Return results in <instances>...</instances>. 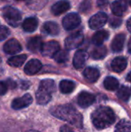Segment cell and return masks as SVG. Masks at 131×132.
I'll list each match as a JSON object with an SVG mask.
<instances>
[{"instance_id": "obj_27", "label": "cell", "mask_w": 131, "mask_h": 132, "mask_svg": "<svg viewBox=\"0 0 131 132\" xmlns=\"http://www.w3.org/2000/svg\"><path fill=\"white\" fill-rule=\"evenodd\" d=\"M131 96V89L126 86H122L118 89L117 97L123 101H128Z\"/></svg>"}, {"instance_id": "obj_33", "label": "cell", "mask_w": 131, "mask_h": 132, "mask_svg": "<svg viewBox=\"0 0 131 132\" xmlns=\"http://www.w3.org/2000/svg\"><path fill=\"white\" fill-rule=\"evenodd\" d=\"M8 89L9 88H8L6 82L3 81V80H0V96L5 95L8 92Z\"/></svg>"}, {"instance_id": "obj_26", "label": "cell", "mask_w": 131, "mask_h": 132, "mask_svg": "<svg viewBox=\"0 0 131 132\" xmlns=\"http://www.w3.org/2000/svg\"><path fill=\"white\" fill-rule=\"evenodd\" d=\"M103 85L108 90H115L119 87V81L113 77H107L104 80Z\"/></svg>"}, {"instance_id": "obj_41", "label": "cell", "mask_w": 131, "mask_h": 132, "mask_svg": "<svg viewBox=\"0 0 131 132\" xmlns=\"http://www.w3.org/2000/svg\"><path fill=\"white\" fill-rule=\"evenodd\" d=\"M127 1V2L130 5H131V0H126Z\"/></svg>"}, {"instance_id": "obj_22", "label": "cell", "mask_w": 131, "mask_h": 132, "mask_svg": "<svg viewBox=\"0 0 131 132\" xmlns=\"http://www.w3.org/2000/svg\"><path fill=\"white\" fill-rule=\"evenodd\" d=\"M26 58H27V56L25 54L14 56L10 57L7 60V63L8 65L12 67H20L25 63V61L26 60Z\"/></svg>"}, {"instance_id": "obj_34", "label": "cell", "mask_w": 131, "mask_h": 132, "mask_svg": "<svg viewBox=\"0 0 131 132\" xmlns=\"http://www.w3.org/2000/svg\"><path fill=\"white\" fill-rule=\"evenodd\" d=\"M5 82L8 84V88L11 89V90H13V89H15V88L17 87V83L15 80H13L12 79H11V78H8L5 80Z\"/></svg>"}, {"instance_id": "obj_36", "label": "cell", "mask_w": 131, "mask_h": 132, "mask_svg": "<svg viewBox=\"0 0 131 132\" xmlns=\"http://www.w3.org/2000/svg\"><path fill=\"white\" fill-rule=\"evenodd\" d=\"M108 5V0H97V5L100 8H105Z\"/></svg>"}, {"instance_id": "obj_20", "label": "cell", "mask_w": 131, "mask_h": 132, "mask_svg": "<svg viewBox=\"0 0 131 132\" xmlns=\"http://www.w3.org/2000/svg\"><path fill=\"white\" fill-rule=\"evenodd\" d=\"M38 27V20L36 17L26 18L22 22V29L25 32H34Z\"/></svg>"}, {"instance_id": "obj_28", "label": "cell", "mask_w": 131, "mask_h": 132, "mask_svg": "<svg viewBox=\"0 0 131 132\" xmlns=\"http://www.w3.org/2000/svg\"><path fill=\"white\" fill-rule=\"evenodd\" d=\"M131 129V123L127 120H121L116 126L115 132H129Z\"/></svg>"}, {"instance_id": "obj_7", "label": "cell", "mask_w": 131, "mask_h": 132, "mask_svg": "<svg viewBox=\"0 0 131 132\" xmlns=\"http://www.w3.org/2000/svg\"><path fill=\"white\" fill-rule=\"evenodd\" d=\"M62 23L65 29L72 30L80 26L81 23V19L76 13H69L63 18Z\"/></svg>"}, {"instance_id": "obj_42", "label": "cell", "mask_w": 131, "mask_h": 132, "mask_svg": "<svg viewBox=\"0 0 131 132\" xmlns=\"http://www.w3.org/2000/svg\"><path fill=\"white\" fill-rule=\"evenodd\" d=\"M27 132H39V131H27Z\"/></svg>"}, {"instance_id": "obj_11", "label": "cell", "mask_w": 131, "mask_h": 132, "mask_svg": "<svg viewBox=\"0 0 131 132\" xmlns=\"http://www.w3.org/2000/svg\"><path fill=\"white\" fill-rule=\"evenodd\" d=\"M94 101H95V96L93 94L86 91L81 92L77 97V103L79 106L83 108L90 106L94 103Z\"/></svg>"}, {"instance_id": "obj_23", "label": "cell", "mask_w": 131, "mask_h": 132, "mask_svg": "<svg viewBox=\"0 0 131 132\" xmlns=\"http://www.w3.org/2000/svg\"><path fill=\"white\" fill-rule=\"evenodd\" d=\"M43 30L50 36H56L59 33V27L55 22H46L43 25Z\"/></svg>"}, {"instance_id": "obj_29", "label": "cell", "mask_w": 131, "mask_h": 132, "mask_svg": "<svg viewBox=\"0 0 131 132\" xmlns=\"http://www.w3.org/2000/svg\"><path fill=\"white\" fill-rule=\"evenodd\" d=\"M55 61H56L59 63H66L68 60H69V53L66 50H59L56 55L53 56Z\"/></svg>"}, {"instance_id": "obj_18", "label": "cell", "mask_w": 131, "mask_h": 132, "mask_svg": "<svg viewBox=\"0 0 131 132\" xmlns=\"http://www.w3.org/2000/svg\"><path fill=\"white\" fill-rule=\"evenodd\" d=\"M127 65V60L124 57H116L111 63V67L116 73H120L124 70Z\"/></svg>"}, {"instance_id": "obj_5", "label": "cell", "mask_w": 131, "mask_h": 132, "mask_svg": "<svg viewBox=\"0 0 131 132\" xmlns=\"http://www.w3.org/2000/svg\"><path fill=\"white\" fill-rule=\"evenodd\" d=\"M84 36L81 32H74L65 39V46L67 50H74L79 47L83 42Z\"/></svg>"}, {"instance_id": "obj_40", "label": "cell", "mask_w": 131, "mask_h": 132, "mask_svg": "<svg viewBox=\"0 0 131 132\" xmlns=\"http://www.w3.org/2000/svg\"><path fill=\"white\" fill-rule=\"evenodd\" d=\"M127 80H128V81H130L131 82V72L127 75Z\"/></svg>"}, {"instance_id": "obj_19", "label": "cell", "mask_w": 131, "mask_h": 132, "mask_svg": "<svg viewBox=\"0 0 131 132\" xmlns=\"http://www.w3.org/2000/svg\"><path fill=\"white\" fill-rule=\"evenodd\" d=\"M83 76L86 80H88L90 83L96 82L99 77H100V72L97 68L93 67H87L83 71Z\"/></svg>"}, {"instance_id": "obj_12", "label": "cell", "mask_w": 131, "mask_h": 132, "mask_svg": "<svg viewBox=\"0 0 131 132\" xmlns=\"http://www.w3.org/2000/svg\"><path fill=\"white\" fill-rule=\"evenodd\" d=\"M42 63L39 60L36 59H32L30 60L25 66L24 67V72L25 74L32 76L36 74L39 70L42 69Z\"/></svg>"}, {"instance_id": "obj_39", "label": "cell", "mask_w": 131, "mask_h": 132, "mask_svg": "<svg viewBox=\"0 0 131 132\" xmlns=\"http://www.w3.org/2000/svg\"><path fill=\"white\" fill-rule=\"evenodd\" d=\"M128 51H129V53H131V38L130 39L129 43H128Z\"/></svg>"}, {"instance_id": "obj_4", "label": "cell", "mask_w": 131, "mask_h": 132, "mask_svg": "<svg viewBox=\"0 0 131 132\" xmlns=\"http://www.w3.org/2000/svg\"><path fill=\"white\" fill-rule=\"evenodd\" d=\"M2 15L6 22L12 27L18 26L22 20L20 12L12 6L4 7L2 9Z\"/></svg>"}, {"instance_id": "obj_38", "label": "cell", "mask_w": 131, "mask_h": 132, "mask_svg": "<svg viewBox=\"0 0 131 132\" xmlns=\"http://www.w3.org/2000/svg\"><path fill=\"white\" fill-rule=\"evenodd\" d=\"M127 29L128 31L131 33V17L127 20Z\"/></svg>"}, {"instance_id": "obj_9", "label": "cell", "mask_w": 131, "mask_h": 132, "mask_svg": "<svg viewBox=\"0 0 131 132\" xmlns=\"http://www.w3.org/2000/svg\"><path fill=\"white\" fill-rule=\"evenodd\" d=\"M59 50H60V46L59 43L53 40L43 43L40 52L42 55L44 56L53 57Z\"/></svg>"}, {"instance_id": "obj_31", "label": "cell", "mask_w": 131, "mask_h": 132, "mask_svg": "<svg viewBox=\"0 0 131 132\" xmlns=\"http://www.w3.org/2000/svg\"><path fill=\"white\" fill-rule=\"evenodd\" d=\"M10 34L9 29L4 26H0V41H2L5 39Z\"/></svg>"}, {"instance_id": "obj_1", "label": "cell", "mask_w": 131, "mask_h": 132, "mask_svg": "<svg viewBox=\"0 0 131 132\" xmlns=\"http://www.w3.org/2000/svg\"><path fill=\"white\" fill-rule=\"evenodd\" d=\"M50 113L54 117L68 122L69 125L81 128L83 125V118L80 113L70 104H63L53 107Z\"/></svg>"}, {"instance_id": "obj_25", "label": "cell", "mask_w": 131, "mask_h": 132, "mask_svg": "<svg viewBox=\"0 0 131 132\" xmlns=\"http://www.w3.org/2000/svg\"><path fill=\"white\" fill-rule=\"evenodd\" d=\"M107 48L106 46L101 45V46H97V47L92 51L91 56L95 60H101L103 59L107 55Z\"/></svg>"}, {"instance_id": "obj_2", "label": "cell", "mask_w": 131, "mask_h": 132, "mask_svg": "<svg viewBox=\"0 0 131 132\" xmlns=\"http://www.w3.org/2000/svg\"><path fill=\"white\" fill-rule=\"evenodd\" d=\"M92 121L94 126L102 130L110 126L115 121L113 111L107 107H100L92 114Z\"/></svg>"}, {"instance_id": "obj_10", "label": "cell", "mask_w": 131, "mask_h": 132, "mask_svg": "<svg viewBox=\"0 0 131 132\" xmlns=\"http://www.w3.org/2000/svg\"><path fill=\"white\" fill-rule=\"evenodd\" d=\"M3 50L7 54L13 55L22 51V46L17 39H11L4 44Z\"/></svg>"}, {"instance_id": "obj_3", "label": "cell", "mask_w": 131, "mask_h": 132, "mask_svg": "<svg viewBox=\"0 0 131 132\" xmlns=\"http://www.w3.org/2000/svg\"><path fill=\"white\" fill-rule=\"evenodd\" d=\"M56 90L54 80L50 79L42 80L36 93V101L40 105H45L49 102L52 98V94Z\"/></svg>"}, {"instance_id": "obj_30", "label": "cell", "mask_w": 131, "mask_h": 132, "mask_svg": "<svg viewBox=\"0 0 131 132\" xmlns=\"http://www.w3.org/2000/svg\"><path fill=\"white\" fill-rule=\"evenodd\" d=\"M90 9H91V2L90 0L83 1L79 6V10L81 12H86L90 11Z\"/></svg>"}, {"instance_id": "obj_21", "label": "cell", "mask_w": 131, "mask_h": 132, "mask_svg": "<svg viewBox=\"0 0 131 132\" xmlns=\"http://www.w3.org/2000/svg\"><path fill=\"white\" fill-rule=\"evenodd\" d=\"M108 37L109 32L107 30H99L93 36L92 41L96 46H101L103 42L108 39Z\"/></svg>"}, {"instance_id": "obj_17", "label": "cell", "mask_w": 131, "mask_h": 132, "mask_svg": "<svg viewBox=\"0 0 131 132\" xmlns=\"http://www.w3.org/2000/svg\"><path fill=\"white\" fill-rule=\"evenodd\" d=\"M42 45L43 43L42 38L40 36H35L31 38L28 41L27 49L32 53H37L39 51H41Z\"/></svg>"}, {"instance_id": "obj_8", "label": "cell", "mask_w": 131, "mask_h": 132, "mask_svg": "<svg viewBox=\"0 0 131 132\" xmlns=\"http://www.w3.org/2000/svg\"><path fill=\"white\" fill-rule=\"evenodd\" d=\"M108 16L103 12L93 15L89 20V26L92 29H99L103 27L107 22Z\"/></svg>"}, {"instance_id": "obj_43", "label": "cell", "mask_w": 131, "mask_h": 132, "mask_svg": "<svg viewBox=\"0 0 131 132\" xmlns=\"http://www.w3.org/2000/svg\"><path fill=\"white\" fill-rule=\"evenodd\" d=\"M16 1H24V0H16Z\"/></svg>"}, {"instance_id": "obj_6", "label": "cell", "mask_w": 131, "mask_h": 132, "mask_svg": "<svg viewBox=\"0 0 131 132\" xmlns=\"http://www.w3.org/2000/svg\"><path fill=\"white\" fill-rule=\"evenodd\" d=\"M32 101V97L29 94H25L20 97H16L13 99L11 103V108L15 111L22 110L31 105Z\"/></svg>"}, {"instance_id": "obj_24", "label": "cell", "mask_w": 131, "mask_h": 132, "mask_svg": "<svg viewBox=\"0 0 131 132\" xmlns=\"http://www.w3.org/2000/svg\"><path fill=\"white\" fill-rule=\"evenodd\" d=\"M74 88H75L74 82L69 80H62L59 84V89L63 94H69L73 91Z\"/></svg>"}, {"instance_id": "obj_35", "label": "cell", "mask_w": 131, "mask_h": 132, "mask_svg": "<svg viewBox=\"0 0 131 132\" xmlns=\"http://www.w3.org/2000/svg\"><path fill=\"white\" fill-rule=\"evenodd\" d=\"M30 87V82L25 80H21L20 82V88L22 90H27Z\"/></svg>"}, {"instance_id": "obj_16", "label": "cell", "mask_w": 131, "mask_h": 132, "mask_svg": "<svg viewBox=\"0 0 131 132\" xmlns=\"http://www.w3.org/2000/svg\"><path fill=\"white\" fill-rule=\"evenodd\" d=\"M125 39H126V36L123 33L117 34L113 38L112 43H111V49L114 53H119L122 51L124 46Z\"/></svg>"}, {"instance_id": "obj_14", "label": "cell", "mask_w": 131, "mask_h": 132, "mask_svg": "<svg viewBox=\"0 0 131 132\" xmlns=\"http://www.w3.org/2000/svg\"><path fill=\"white\" fill-rule=\"evenodd\" d=\"M127 9V2L124 0H116L111 4V10L117 16L123 15Z\"/></svg>"}, {"instance_id": "obj_37", "label": "cell", "mask_w": 131, "mask_h": 132, "mask_svg": "<svg viewBox=\"0 0 131 132\" xmlns=\"http://www.w3.org/2000/svg\"><path fill=\"white\" fill-rule=\"evenodd\" d=\"M59 132H73L72 128L67 125H63L59 129Z\"/></svg>"}, {"instance_id": "obj_15", "label": "cell", "mask_w": 131, "mask_h": 132, "mask_svg": "<svg viewBox=\"0 0 131 132\" xmlns=\"http://www.w3.org/2000/svg\"><path fill=\"white\" fill-rule=\"evenodd\" d=\"M70 8V4L66 0H61L55 3L51 9V11L53 15H59L63 14V12H66Z\"/></svg>"}, {"instance_id": "obj_13", "label": "cell", "mask_w": 131, "mask_h": 132, "mask_svg": "<svg viewBox=\"0 0 131 132\" xmlns=\"http://www.w3.org/2000/svg\"><path fill=\"white\" fill-rule=\"evenodd\" d=\"M88 59V53L86 51L83 50H80L76 51V53L74 55L73 57V66L76 69H80L82 68L86 61Z\"/></svg>"}, {"instance_id": "obj_32", "label": "cell", "mask_w": 131, "mask_h": 132, "mask_svg": "<svg viewBox=\"0 0 131 132\" xmlns=\"http://www.w3.org/2000/svg\"><path fill=\"white\" fill-rule=\"evenodd\" d=\"M122 23V20L120 18L118 17H112L110 19V26L113 28H117L120 26Z\"/></svg>"}]
</instances>
